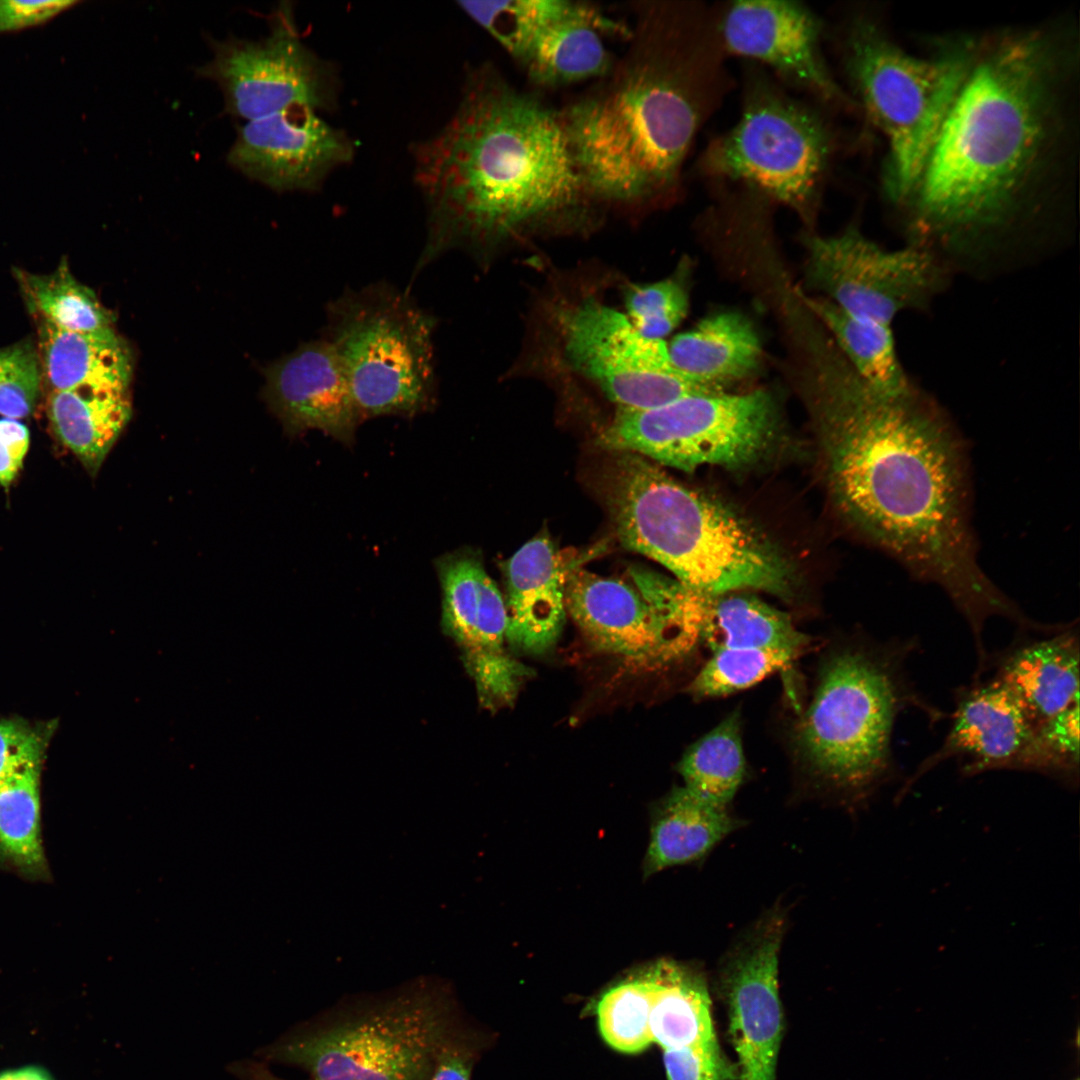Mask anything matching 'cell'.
<instances>
[{
  "label": "cell",
  "instance_id": "d4e9b609",
  "mask_svg": "<svg viewBox=\"0 0 1080 1080\" xmlns=\"http://www.w3.org/2000/svg\"><path fill=\"white\" fill-rule=\"evenodd\" d=\"M36 347L43 386L48 392L82 388L128 390L131 356L113 329L72 332L37 321Z\"/></svg>",
  "mask_w": 1080,
  "mask_h": 1080
},
{
  "label": "cell",
  "instance_id": "d590c367",
  "mask_svg": "<svg viewBox=\"0 0 1080 1080\" xmlns=\"http://www.w3.org/2000/svg\"><path fill=\"white\" fill-rule=\"evenodd\" d=\"M569 0L459 1V7L516 60Z\"/></svg>",
  "mask_w": 1080,
  "mask_h": 1080
},
{
  "label": "cell",
  "instance_id": "836d02e7",
  "mask_svg": "<svg viewBox=\"0 0 1080 1080\" xmlns=\"http://www.w3.org/2000/svg\"><path fill=\"white\" fill-rule=\"evenodd\" d=\"M739 712L734 711L694 743L678 770L689 792L711 805L728 808L745 775Z\"/></svg>",
  "mask_w": 1080,
  "mask_h": 1080
},
{
  "label": "cell",
  "instance_id": "c3c4849f",
  "mask_svg": "<svg viewBox=\"0 0 1080 1080\" xmlns=\"http://www.w3.org/2000/svg\"><path fill=\"white\" fill-rule=\"evenodd\" d=\"M1036 623H1037V622H1036ZM1040 627H1042L1041 623H1037L1036 627H1035L1034 629H1032V630H1036V631H1037V629H1038V630H1040V629H1041ZM987 658H989V657H987ZM986 661H988V659H986ZM986 661H985V662H983V663H981V664H978V663H977V667H978V668H982V667H984V665H986V663H987Z\"/></svg>",
  "mask_w": 1080,
  "mask_h": 1080
},
{
  "label": "cell",
  "instance_id": "74e56055",
  "mask_svg": "<svg viewBox=\"0 0 1080 1080\" xmlns=\"http://www.w3.org/2000/svg\"><path fill=\"white\" fill-rule=\"evenodd\" d=\"M712 653L689 686L696 698L719 697L748 688L797 657L765 649H722Z\"/></svg>",
  "mask_w": 1080,
  "mask_h": 1080
},
{
  "label": "cell",
  "instance_id": "52a82bcc",
  "mask_svg": "<svg viewBox=\"0 0 1080 1080\" xmlns=\"http://www.w3.org/2000/svg\"><path fill=\"white\" fill-rule=\"evenodd\" d=\"M459 1031L448 993L416 987L334 1008L263 1052L311 1080H430L444 1044Z\"/></svg>",
  "mask_w": 1080,
  "mask_h": 1080
},
{
  "label": "cell",
  "instance_id": "83f0119b",
  "mask_svg": "<svg viewBox=\"0 0 1080 1080\" xmlns=\"http://www.w3.org/2000/svg\"><path fill=\"white\" fill-rule=\"evenodd\" d=\"M45 408L54 436L92 476L97 474L131 417L126 389L49 391Z\"/></svg>",
  "mask_w": 1080,
  "mask_h": 1080
},
{
  "label": "cell",
  "instance_id": "f6af8a7d",
  "mask_svg": "<svg viewBox=\"0 0 1080 1080\" xmlns=\"http://www.w3.org/2000/svg\"><path fill=\"white\" fill-rule=\"evenodd\" d=\"M472 1063V1049L459 1030L440 1050L430 1080H470Z\"/></svg>",
  "mask_w": 1080,
  "mask_h": 1080
},
{
  "label": "cell",
  "instance_id": "bcb514c9",
  "mask_svg": "<svg viewBox=\"0 0 1080 1080\" xmlns=\"http://www.w3.org/2000/svg\"><path fill=\"white\" fill-rule=\"evenodd\" d=\"M231 1071L240 1080H285L274 1075L263 1064L252 1061L233 1064Z\"/></svg>",
  "mask_w": 1080,
  "mask_h": 1080
},
{
  "label": "cell",
  "instance_id": "6da1fadb",
  "mask_svg": "<svg viewBox=\"0 0 1080 1080\" xmlns=\"http://www.w3.org/2000/svg\"><path fill=\"white\" fill-rule=\"evenodd\" d=\"M1072 26L975 40L958 94L903 201L913 244H980L1072 194L1078 47Z\"/></svg>",
  "mask_w": 1080,
  "mask_h": 1080
},
{
  "label": "cell",
  "instance_id": "8fae6325",
  "mask_svg": "<svg viewBox=\"0 0 1080 1080\" xmlns=\"http://www.w3.org/2000/svg\"><path fill=\"white\" fill-rule=\"evenodd\" d=\"M776 432V408L762 390L694 394L643 410L618 409L600 444L684 471L759 459Z\"/></svg>",
  "mask_w": 1080,
  "mask_h": 1080
},
{
  "label": "cell",
  "instance_id": "60d3db41",
  "mask_svg": "<svg viewBox=\"0 0 1080 1080\" xmlns=\"http://www.w3.org/2000/svg\"><path fill=\"white\" fill-rule=\"evenodd\" d=\"M55 722L32 724L20 718L0 719V780L44 762Z\"/></svg>",
  "mask_w": 1080,
  "mask_h": 1080
},
{
  "label": "cell",
  "instance_id": "4316f807",
  "mask_svg": "<svg viewBox=\"0 0 1080 1080\" xmlns=\"http://www.w3.org/2000/svg\"><path fill=\"white\" fill-rule=\"evenodd\" d=\"M742 825L728 808L704 802L683 786L674 788L654 809L644 877L702 860Z\"/></svg>",
  "mask_w": 1080,
  "mask_h": 1080
},
{
  "label": "cell",
  "instance_id": "d6986e66",
  "mask_svg": "<svg viewBox=\"0 0 1080 1080\" xmlns=\"http://www.w3.org/2000/svg\"><path fill=\"white\" fill-rule=\"evenodd\" d=\"M1034 729L1017 699L999 681L993 677L974 681L957 691L946 737L903 782L895 803H900L926 773L950 758L963 760L964 776L1014 769Z\"/></svg>",
  "mask_w": 1080,
  "mask_h": 1080
},
{
  "label": "cell",
  "instance_id": "7bdbcfd3",
  "mask_svg": "<svg viewBox=\"0 0 1080 1080\" xmlns=\"http://www.w3.org/2000/svg\"><path fill=\"white\" fill-rule=\"evenodd\" d=\"M75 4L73 0L0 1V34L41 25Z\"/></svg>",
  "mask_w": 1080,
  "mask_h": 1080
},
{
  "label": "cell",
  "instance_id": "7c38bea8",
  "mask_svg": "<svg viewBox=\"0 0 1080 1080\" xmlns=\"http://www.w3.org/2000/svg\"><path fill=\"white\" fill-rule=\"evenodd\" d=\"M808 278L844 311L891 326L903 312L927 306L943 288L936 252L911 244L887 250L856 229L807 239Z\"/></svg>",
  "mask_w": 1080,
  "mask_h": 1080
},
{
  "label": "cell",
  "instance_id": "277c9868",
  "mask_svg": "<svg viewBox=\"0 0 1080 1080\" xmlns=\"http://www.w3.org/2000/svg\"><path fill=\"white\" fill-rule=\"evenodd\" d=\"M427 210L422 268L463 244L482 243L596 202L560 111L516 88L494 66L466 76L448 121L413 149Z\"/></svg>",
  "mask_w": 1080,
  "mask_h": 1080
},
{
  "label": "cell",
  "instance_id": "7a4b0ae2",
  "mask_svg": "<svg viewBox=\"0 0 1080 1080\" xmlns=\"http://www.w3.org/2000/svg\"><path fill=\"white\" fill-rule=\"evenodd\" d=\"M833 495L846 517L913 576L939 585L968 623L976 647L987 620L1021 609L978 564L961 441L915 389L884 396L847 361L815 367Z\"/></svg>",
  "mask_w": 1080,
  "mask_h": 1080
},
{
  "label": "cell",
  "instance_id": "b9f144b4",
  "mask_svg": "<svg viewBox=\"0 0 1080 1080\" xmlns=\"http://www.w3.org/2000/svg\"><path fill=\"white\" fill-rule=\"evenodd\" d=\"M668 1080H737L736 1064L724 1055L718 1041L663 1050Z\"/></svg>",
  "mask_w": 1080,
  "mask_h": 1080
},
{
  "label": "cell",
  "instance_id": "1f68e13d",
  "mask_svg": "<svg viewBox=\"0 0 1080 1080\" xmlns=\"http://www.w3.org/2000/svg\"><path fill=\"white\" fill-rule=\"evenodd\" d=\"M43 763L0 780V864L31 878L47 872L41 837Z\"/></svg>",
  "mask_w": 1080,
  "mask_h": 1080
},
{
  "label": "cell",
  "instance_id": "7402d4cb",
  "mask_svg": "<svg viewBox=\"0 0 1080 1080\" xmlns=\"http://www.w3.org/2000/svg\"><path fill=\"white\" fill-rule=\"evenodd\" d=\"M507 642L522 653L540 655L558 641L565 617L564 573L547 537L525 543L508 561Z\"/></svg>",
  "mask_w": 1080,
  "mask_h": 1080
},
{
  "label": "cell",
  "instance_id": "9a60e30c",
  "mask_svg": "<svg viewBox=\"0 0 1080 1080\" xmlns=\"http://www.w3.org/2000/svg\"><path fill=\"white\" fill-rule=\"evenodd\" d=\"M787 917L781 905L764 912L720 961L718 985L728 1010L737 1080H776L783 1036L779 953Z\"/></svg>",
  "mask_w": 1080,
  "mask_h": 1080
},
{
  "label": "cell",
  "instance_id": "603a6c76",
  "mask_svg": "<svg viewBox=\"0 0 1080 1080\" xmlns=\"http://www.w3.org/2000/svg\"><path fill=\"white\" fill-rule=\"evenodd\" d=\"M619 24L583 2H568L561 14L543 27L517 60L532 83L557 88L598 80L615 58L606 44L608 32Z\"/></svg>",
  "mask_w": 1080,
  "mask_h": 1080
},
{
  "label": "cell",
  "instance_id": "ee69618b",
  "mask_svg": "<svg viewBox=\"0 0 1080 1080\" xmlns=\"http://www.w3.org/2000/svg\"><path fill=\"white\" fill-rule=\"evenodd\" d=\"M28 428L19 420L0 419V485L9 488L20 472L29 449Z\"/></svg>",
  "mask_w": 1080,
  "mask_h": 1080
},
{
  "label": "cell",
  "instance_id": "e575fe53",
  "mask_svg": "<svg viewBox=\"0 0 1080 1080\" xmlns=\"http://www.w3.org/2000/svg\"><path fill=\"white\" fill-rule=\"evenodd\" d=\"M651 977L647 964L611 985L596 1001L602 1038L613 1049L637 1054L649 1047Z\"/></svg>",
  "mask_w": 1080,
  "mask_h": 1080
},
{
  "label": "cell",
  "instance_id": "e0dca14e",
  "mask_svg": "<svg viewBox=\"0 0 1080 1080\" xmlns=\"http://www.w3.org/2000/svg\"><path fill=\"white\" fill-rule=\"evenodd\" d=\"M354 154L355 144L342 129L319 110L299 105L247 121L238 130L228 161L274 190L313 191Z\"/></svg>",
  "mask_w": 1080,
  "mask_h": 1080
},
{
  "label": "cell",
  "instance_id": "4dcf8cb0",
  "mask_svg": "<svg viewBox=\"0 0 1080 1080\" xmlns=\"http://www.w3.org/2000/svg\"><path fill=\"white\" fill-rule=\"evenodd\" d=\"M808 307L832 332L849 366L873 391L900 396L915 389L899 359L891 326L854 316L827 298H807Z\"/></svg>",
  "mask_w": 1080,
  "mask_h": 1080
},
{
  "label": "cell",
  "instance_id": "7dc6e473",
  "mask_svg": "<svg viewBox=\"0 0 1080 1080\" xmlns=\"http://www.w3.org/2000/svg\"><path fill=\"white\" fill-rule=\"evenodd\" d=\"M0 1080H52L49 1075L37 1067H24L0 1073Z\"/></svg>",
  "mask_w": 1080,
  "mask_h": 1080
},
{
  "label": "cell",
  "instance_id": "44dd1931",
  "mask_svg": "<svg viewBox=\"0 0 1080 1080\" xmlns=\"http://www.w3.org/2000/svg\"><path fill=\"white\" fill-rule=\"evenodd\" d=\"M265 375V398L286 431L317 429L351 443L361 420L343 367L326 339L300 345Z\"/></svg>",
  "mask_w": 1080,
  "mask_h": 1080
},
{
  "label": "cell",
  "instance_id": "f1b7e54d",
  "mask_svg": "<svg viewBox=\"0 0 1080 1080\" xmlns=\"http://www.w3.org/2000/svg\"><path fill=\"white\" fill-rule=\"evenodd\" d=\"M651 977L649 1031L651 1042L663 1050L717 1040L711 999L702 970L695 965L662 958L647 964Z\"/></svg>",
  "mask_w": 1080,
  "mask_h": 1080
},
{
  "label": "cell",
  "instance_id": "8d00e7d4",
  "mask_svg": "<svg viewBox=\"0 0 1080 1080\" xmlns=\"http://www.w3.org/2000/svg\"><path fill=\"white\" fill-rule=\"evenodd\" d=\"M1014 769L1052 776L1070 787L1079 781V700L1035 727Z\"/></svg>",
  "mask_w": 1080,
  "mask_h": 1080
},
{
  "label": "cell",
  "instance_id": "484cf974",
  "mask_svg": "<svg viewBox=\"0 0 1080 1080\" xmlns=\"http://www.w3.org/2000/svg\"><path fill=\"white\" fill-rule=\"evenodd\" d=\"M672 365L706 387L723 386L750 376L761 360V343L752 323L738 312H720L701 320L667 345Z\"/></svg>",
  "mask_w": 1080,
  "mask_h": 1080
},
{
  "label": "cell",
  "instance_id": "5b68a950",
  "mask_svg": "<svg viewBox=\"0 0 1080 1080\" xmlns=\"http://www.w3.org/2000/svg\"><path fill=\"white\" fill-rule=\"evenodd\" d=\"M606 496L622 544L665 566L683 586L707 596L761 590L791 593L784 558L746 521L674 480L655 462L620 452Z\"/></svg>",
  "mask_w": 1080,
  "mask_h": 1080
},
{
  "label": "cell",
  "instance_id": "8992f818",
  "mask_svg": "<svg viewBox=\"0 0 1080 1080\" xmlns=\"http://www.w3.org/2000/svg\"><path fill=\"white\" fill-rule=\"evenodd\" d=\"M913 649V643L896 642L835 653L797 727V748L809 770L854 802L890 780L892 732L902 711L915 707L933 721L943 717L907 678L905 662Z\"/></svg>",
  "mask_w": 1080,
  "mask_h": 1080
},
{
  "label": "cell",
  "instance_id": "5bb4252c",
  "mask_svg": "<svg viewBox=\"0 0 1080 1080\" xmlns=\"http://www.w3.org/2000/svg\"><path fill=\"white\" fill-rule=\"evenodd\" d=\"M565 348L575 368L620 409H651L689 395L723 392L684 376L672 365L663 339L642 336L625 314L594 301L569 316Z\"/></svg>",
  "mask_w": 1080,
  "mask_h": 1080
},
{
  "label": "cell",
  "instance_id": "d6a6232c",
  "mask_svg": "<svg viewBox=\"0 0 1080 1080\" xmlns=\"http://www.w3.org/2000/svg\"><path fill=\"white\" fill-rule=\"evenodd\" d=\"M13 273L28 311L36 321L72 332H100L113 329V313L70 272L62 258L49 274H34L14 268Z\"/></svg>",
  "mask_w": 1080,
  "mask_h": 1080
},
{
  "label": "cell",
  "instance_id": "9c48e42d",
  "mask_svg": "<svg viewBox=\"0 0 1080 1080\" xmlns=\"http://www.w3.org/2000/svg\"><path fill=\"white\" fill-rule=\"evenodd\" d=\"M435 325L407 292L384 282L328 304L323 338L339 358L361 422L432 408Z\"/></svg>",
  "mask_w": 1080,
  "mask_h": 1080
},
{
  "label": "cell",
  "instance_id": "4fadbf2b",
  "mask_svg": "<svg viewBox=\"0 0 1080 1080\" xmlns=\"http://www.w3.org/2000/svg\"><path fill=\"white\" fill-rule=\"evenodd\" d=\"M291 16L281 9L264 39L214 43L200 73L218 84L231 114L251 121L292 106L321 111L333 104L334 76L301 40Z\"/></svg>",
  "mask_w": 1080,
  "mask_h": 1080
},
{
  "label": "cell",
  "instance_id": "ba28073f",
  "mask_svg": "<svg viewBox=\"0 0 1080 1080\" xmlns=\"http://www.w3.org/2000/svg\"><path fill=\"white\" fill-rule=\"evenodd\" d=\"M975 40L931 58L907 53L872 16L857 15L844 36L848 78L888 144L885 189L902 204L913 189L966 75Z\"/></svg>",
  "mask_w": 1080,
  "mask_h": 1080
},
{
  "label": "cell",
  "instance_id": "2e32d148",
  "mask_svg": "<svg viewBox=\"0 0 1080 1080\" xmlns=\"http://www.w3.org/2000/svg\"><path fill=\"white\" fill-rule=\"evenodd\" d=\"M442 590V628L454 640L474 681L480 704L497 710L515 701L531 671L507 649L506 602L470 550L434 562Z\"/></svg>",
  "mask_w": 1080,
  "mask_h": 1080
},
{
  "label": "cell",
  "instance_id": "30bf717a",
  "mask_svg": "<svg viewBox=\"0 0 1080 1080\" xmlns=\"http://www.w3.org/2000/svg\"><path fill=\"white\" fill-rule=\"evenodd\" d=\"M833 149V133L818 112L756 74L747 82L738 122L709 144L699 170L807 215Z\"/></svg>",
  "mask_w": 1080,
  "mask_h": 1080
},
{
  "label": "cell",
  "instance_id": "f546056e",
  "mask_svg": "<svg viewBox=\"0 0 1080 1080\" xmlns=\"http://www.w3.org/2000/svg\"><path fill=\"white\" fill-rule=\"evenodd\" d=\"M701 641L712 652L765 649L796 656L810 643L785 612L754 596L734 593L705 596Z\"/></svg>",
  "mask_w": 1080,
  "mask_h": 1080
},
{
  "label": "cell",
  "instance_id": "ffe728a7",
  "mask_svg": "<svg viewBox=\"0 0 1080 1080\" xmlns=\"http://www.w3.org/2000/svg\"><path fill=\"white\" fill-rule=\"evenodd\" d=\"M568 613L600 651L636 665L679 659L664 623L632 586L577 569L564 575Z\"/></svg>",
  "mask_w": 1080,
  "mask_h": 1080
},
{
  "label": "cell",
  "instance_id": "ab89813d",
  "mask_svg": "<svg viewBox=\"0 0 1080 1080\" xmlns=\"http://www.w3.org/2000/svg\"><path fill=\"white\" fill-rule=\"evenodd\" d=\"M43 377L36 344L21 341L0 348V415L19 420L37 407Z\"/></svg>",
  "mask_w": 1080,
  "mask_h": 1080
},
{
  "label": "cell",
  "instance_id": "3957f363",
  "mask_svg": "<svg viewBox=\"0 0 1080 1080\" xmlns=\"http://www.w3.org/2000/svg\"><path fill=\"white\" fill-rule=\"evenodd\" d=\"M632 11L623 55L560 111L593 199L619 205L675 193L693 140L728 87L706 8L641 1Z\"/></svg>",
  "mask_w": 1080,
  "mask_h": 1080
},
{
  "label": "cell",
  "instance_id": "ac0fdd59",
  "mask_svg": "<svg viewBox=\"0 0 1080 1080\" xmlns=\"http://www.w3.org/2000/svg\"><path fill=\"white\" fill-rule=\"evenodd\" d=\"M723 51L759 61L816 99L852 107L825 64L822 27L806 6L793 1L732 3L717 20Z\"/></svg>",
  "mask_w": 1080,
  "mask_h": 1080
},
{
  "label": "cell",
  "instance_id": "cb8c5ba5",
  "mask_svg": "<svg viewBox=\"0 0 1080 1080\" xmlns=\"http://www.w3.org/2000/svg\"><path fill=\"white\" fill-rule=\"evenodd\" d=\"M1079 639L1072 626L1046 639L1015 644L997 658L993 676L1036 727L1079 700Z\"/></svg>",
  "mask_w": 1080,
  "mask_h": 1080
},
{
  "label": "cell",
  "instance_id": "f35d334b",
  "mask_svg": "<svg viewBox=\"0 0 1080 1080\" xmlns=\"http://www.w3.org/2000/svg\"><path fill=\"white\" fill-rule=\"evenodd\" d=\"M627 318L644 337L662 339L686 316L688 295L679 280L632 285L625 294Z\"/></svg>",
  "mask_w": 1080,
  "mask_h": 1080
}]
</instances>
